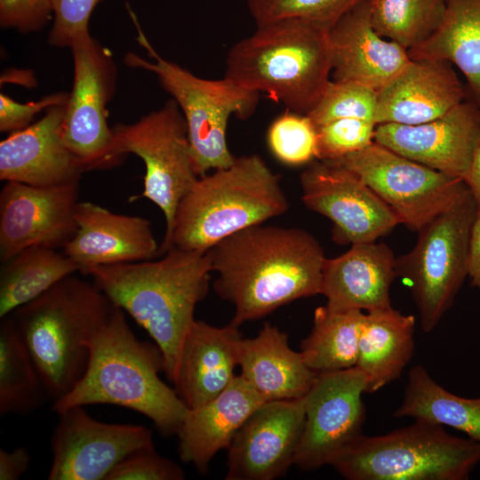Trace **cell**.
I'll return each mask as SVG.
<instances>
[{
	"label": "cell",
	"mask_w": 480,
	"mask_h": 480,
	"mask_svg": "<svg viewBox=\"0 0 480 480\" xmlns=\"http://www.w3.org/2000/svg\"><path fill=\"white\" fill-rule=\"evenodd\" d=\"M215 292L232 303L236 326L293 300L321 293L326 260L319 242L299 228L258 224L207 251Z\"/></svg>",
	"instance_id": "1"
},
{
	"label": "cell",
	"mask_w": 480,
	"mask_h": 480,
	"mask_svg": "<svg viewBox=\"0 0 480 480\" xmlns=\"http://www.w3.org/2000/svg\"><path fill=\"white\" fill-rule=\"evenodd\" d=\"M211 273L207 252L172 246L158 260L100 266L86 275L148 332L173 383L184 339L196 320V305L208 292Z\"/></svg>",
	"instance_id": "2"
},
{
	"label": "cell",
	"mask_w": 480,
	"mask_h": 480,
	"mask_svg": "<svg viewBox=\"0 0 480 480\" xmlns=\"http://www.w3.org/2000/svg\"><path fill=\"white\" fill-rule=\"evenodd\" d=\"M88 346L84 374L52 403V410L58 413L72 406H121L148 418L162 435H176L189 409L159 376L164 372L159 348L137 339L123 309L115 306Z\"/></svg>",
	"instance_id": "3"
},
{
	"label": "cell",
	"mask_w": 480,
	"mask_h": 480,
	"mask_svg": "<svg viewBox=\"0 0 480 480\" xmlns=\"http://www.w3.org/2000/svg\"><path fill=\"white\" fill-rule=\"evenodd\" d=\"M256 27L228 51L224 76L308 115L331 80L330 28L298 18Z\"/></svg>",
	"instance_id": "4"
},
{
	"label": "cell",
	"mask_w": 480,
	"mask_h": 480,
	"mask_svg": "<svg viewBox=\"0 0 480 480\" xmlns=\"http://www.w3.org/2000/svg\"><path fill=\"white\" fill-rule=\"evenodd\" d=\"M289 202L280 176L258 155L197 179L176 210L172 228L159 255L172 246L207 252L222 239L286 212Z\"/></svg>",
	"instance_id": "5"
},
{
	"label": "cell",
	"mask_w": 480,
	"mask_h": 480,
	"mask_svg": "<svg viewBox=\"0 0 480 480\" xmlns=\"http://www.w3.org/2000/svg\"><path fill=\"white\" fill-rule=\"evenodd\" d=\"M114 308L94 283L74 274L12 313L52 403L82 379L88 344Z\"/></svg>",
	"instance_id": "6"
},
{
	"label": "cell",
	"mask_w": 480,
	"mask_h": 480,
	"mask_svg": "<svg viewBox=\"0 0 480 480\" xmlns=\"http://www.w3.org/2000/svg\"><path fill=\"white\" fill-rule=\"evenodd\" d=\"M128 12L137 29V41L148 59L134 52L125 54L124 63L155 74L161 86L178 104L187 124L192 157L199 177L222 169L236 159L227 141L231 116L247 119L255 111L260 93L224 76L205 79L180 65L162 58L142 31L136 14Z\"/></svg>",
	"instance_id": "7"
},
{
	"label": "cell",
	"mask_w": 480,
	"mask_h": 480,
	"mask_svg": "<svg viewBox=\"0 0 480 480\" xmlns=\"http://www.w3.org/2000/svg\"><path fill=\"white\" fill-rule=\"evenodd\" d=\"M480 463V443L415 420L375 436H360L331 464L348 480H466Z\"/></svg>",
	"instance_id": "8"
},
{
	"label": "cell",
	"mask_w": 480,
	"mask_h": 480,
	"mask_svg": "<svg viewBox=\"0 0 480 480\" xmlns=\"http://www.w3.org/2000/svg\"><path fill=\"white\" fill-rule=\"evenodd\" d=\"M480 204L468 190L419 231L416 244L396 259V274L410 287L425 332L452 305L468 272L471 228Z\"/></svg>",
	"instance_id": "9"
},
{
	"label": "cell",
	"mask_w": 480,
	"mask_h": 480,
	"mask_svg": "<svg viewBox=\"0 0 480 480\" xmlns=\"http://www.w3.org/2000/svg\"><path fill=\"white\" fill-rule=\"evenodd\" d=\"M112 132V154L117 161L129 153L143 161L146 172L138 198L150 200L163 212L166 241L179 203L199 178L185 118L171 99L135 123L116 124Z\"/></svg>",
	"instance_id": "10"
},
{
	"label": "cell",
	"mask_w": 480,
	"mask_h": 480,
	"mask_svg": "<svg viewBox=\"0 0 480 480\" xmlns=\"http://www.w3.org/2000/svg\"><path fill=\"white\" fill-rule=\"evenodd\" d=\"M324 162L357 174L400 224L418 232L468 190L463 180L411 160L375 140L360 151Z\"/></svg>",
	"instance_id": "11"
},
{
	"label": "cell",
	"mask_w": 480,
	"mask_h": 480,
	"mask_svg": "<svg viewBox=\"0 0 480 480\" xmlns=\"http://www.w3.org/2000/svg\"><path fill=\"white\" fill-rule=\"evenodd\" d=\"M74 64L61 124L62 140L86 171L116 164L107 104L114 95L117 69L111 52L92 36L71 48Z\"/></svg>",
	"instance_id": "12"
},
{
	"label": "cell",
	"mask_w": 480,
	"mask_h": 480,
	"mask_svg": "<svg viewBox=\"0 0 480 480\" xmlns=\"http://www.w3.org/2000/svg\"><path fill=\"white\" fill-rule=\"evenodd\" d=\"M366 382L356 367L317 373L303 396L305 422L294 464L303 470L331 465L362 436Z\"/></svg>",
	"instance_id": "13"
},
{
	"label": "cell",
	"mask_w": 480,
	"mask_h": 480,
	"mask_svg": "<svg viewBox=\"0 0 480 480\" xmlns=\"http://www.w3.org/2000/svg\"><path fill=\"white\" fill-rule=\"evenodd\" d=\"M84 407L57 413L49 480H106L128 455L154 447L152 433L146 427L101 422Z\"/></svg>",
	"instance_id": "14"
},
{
	"label": "cell",
	"mask_w": 480,
	"mask_h": 480,
	"mask_svg": "<svg viewBox=\"0 0 480 480\" xmlns=\"http://www.w3.org/2000/svg\"><path fill=\"white\" fill-rule=\"evenodd\" d=\"M307 208L332 223L339 244L376 242L399 223L393 211L354 172L324 161H312L300 176Z\"/></svg>",
	"instance_id": "15"
},
{
	"label": "cell",
	"mask_w": 480,
	"mask_h": 480,
	"mask_svg": "<svg viewBox=\"0 0 480 480\" xmlns=\"http://www.w3.org/2000/svg\"><path fill=\"white\" fill-rule=\"evenodd\" d=\"M79 180L40 187L5 181L0 193V260L34 245L63 246L77 225Z\"/></svg>",
	"instance_id": "16"
},
{
	"label": "cell",
	"mask_w": 480,
	"mask_h": 480,
	"mask_svg": "<svg viewBox=\"0 0 480 480\" xmlns=\"http://www.w3.org/2000/svg\"><path fill=\"white\" fill-rule=\"evenodd\" d=\"M305 422L303 397L260 405L228 450L227 480H272L294 464Z\"/></svg>",
	"instance_id": "17"
},
{
	"label": "cell",
	"mask_w": 480,
	"mask_h": 480,
	"mask_svg": "<svg viewBox=\"0 0 480 480\" xmlns=\"http://www.w3.org/2000/svg\"><path fill=\"white\" fill-rule=\"evenodd\" d=\"M480 138V111L468 99L419 124H379L374 140L451 177L464 180Z\"/></svg>",
	"instance_id": "18"
},
{
	"label": "cell",
	"mask_w": 480,
	"mask_h": 480,
	"mask_svg": "<svg viewBox=\"0 0 480 480\" xmlns=\"http://www.w3.org/2000/svg\"><path fill=\"white\" fill-rule=\"evenodd\" d=\"M77 228L63 252L84 275L96 267L152 260L159 248L150 222L118 214L92 202H79Z\"/></svg>",
	"instance_id": "19"
},
{
	"label": "cell",
	"mask_w": 480,
	"mask_h": 480,
	"mask_svg": "<svg viewBox=\"0 0 480 480\" xmlns=\"http://www.w3.org/2000/svg\"><path fill=\"white\" fill-rule=\"evenodd\" d=\"M66 104L51 107L41 119L1 141V180L48 187L80 180L86 169L61 136Z\"/></svg>",
	"instance_id": "20"
},
{
	"label": "cell",
	"mask_w": 480,
	"mask_h": 480,
	"mask_svg": "<svg viewBox=\"0 0 480 480\" xmlns=\"http://www.w3.org/2000/svg\"><path fill=\"white\" fill-rule=\"evenodd\" d=\"M467 95L449 61L411 59L397 76L378 91L376 123H426L448 113Z\"/></svg>",
	"instance_id": "21"
},
{
	"label": "cell",
	"mask_w": 480,
	"mask_h": 480,
	"mask_svg": "<svg viewBox=\"0 0 480 480\" xmlns=\"http://www.w3.org/2000/svg\"><path fill=\"white\" fill-rule=\"evenodd\" d=\"M332 80L354 82L379 91L410 62L408 51L380 36L363 0L329 29Z\"/></svg>",
	"instance_id": "22"
},
{
	"label": "cell",
	"mask_w": 480,
	"mask_h": 480,
	"mask_svg": "<svg viewBox=\"0 0 480 480\" xmlns=\"http://www.w3.org/2000/svg\"><path fill=\"white\" fill-rule=\"evenodd\" d=\"M242 338L232 323L219 327L194 321L184 339L173 382L188 409L208 403L232 382Z\"/></svg>",
	"instance_id": "23"
},
{
	"label": "cell",
	"mask_w": 480,
	"mask_h": 480,
	"mask_svg": "<svg viewBox=\"0 0 480 480\" xmlns=\"http://www.w3.org/2000/svg\"><path fill=\"white\" fill-rule=\"evenodd\" d=\"M392 250L383 243H359L324 261L321 293L336 309L367 312L391 307L390 287L396 274Z\"/></svg>",
	"instance_id": "24"
},
{
	"label": "cell",
	"mask_w": 480,
	"mask_h": 480,
	"mask_svg": "<svg viewBox=\"0 0 480 480\" xmlns=\"http://www.w3.org/2000/svg\"><path fill=\"white\" fill-rule=\"evenodd\" d=\"M265 401L239 374L215 398L188 411L180 425L179 454L201 474L217 452L228 449L250 415Z\"/></svg>",
	"instance_id": "25"
},
{
	"label": "cell",
	"mask_w": 480,
	"mask_h": 480,
	"mask_svg": "<svg viewBox=\"0 0 480 480\" xmlns=\"http://www.w3.org/2000/svg\"><path fill=\"white\" fill-rule=\"evenodd\" d=\"M238 365L240 375L265 402L303 397L317 374L300 351L290 348L288 335L269 323L254 338L240 340Z\"/></svg>",
	"instance_id": "26"
},
{
	"label": "cell",
	"mask_w": 480,
	"mask_h": 480,
	"mask_svg": "<svg viewBox=\"0 0 480 480\" xmlns=\"http://www.w3.org/2000/svg\"><path fill=\"white\" fill-rule=\"evenodd\" d=\"M415 317L391 307L364 314L356 364L364 376L366 393L398 379L414 351Z\"/></svg>",
	"instance_id": "27"
},
{
	"label": "cell",
	"mask_w": 480,
	"mask_h": 480,
	"mask_svg": "<svg viewBox=\"0 0 480 480\" xmlns=\"http://www.w3.org/2000/svg\"><path fill=\"white\" fill-rule=\"evenodd\" d=\"M408 53L411 59L442 60L456 66L466 78L467 96L480 111V0H445L437 29Z\"/></svg>",
	"instance_id": "28"
},
{
	"label": "cell",
	"mask_w": 480,
	"mask_h": 480,
	"mask_svg": "<svg viewBox=\"0 0 480 480\" xmlns=\"http://www.w3.org/2000/svg\"><path fill=\"white\" fill-rule=\"evenodd\" d=\"M78 267L56 248L30 246L5 262L0 272V317L32 301Z\"/></svg>",
	"instance_id": "29"
},
{
	"label": "cell",
	"mask_w": 480,
	"mask_h": 480,
	"mask_svg": "<svg viewBox=\"0 0 480 480\" xmlns=\"http://www.w3.org/2000/svg\"><path fill=\"white\" fill-rule=\"evenodd\" d=\"M393 415L450 427L480 443V396L451 393L420 364L410 370L403 401Z\"/></svg>",
	"instance_id": "30"
},
{
	"label": "cell",
	"mask_w": 480,
	"mask_h": 480,
	"mask_svg": "<svg viewBox=\"0 0 480 480\" xmlns=\"http://www.w3.org/2000/svg\"><path fill=\"white\" fill-rule=\"evenodd\" d=\"M48 397L12 314L0 324V415H27Z\"/></svg>",
	"instance_id": "31"
},
{
	"label": "cell",
	"mask_w": 480,
	"mask_h": 480,
	"mask_svg": "<svg viewBox=\"0 0 480 480\" xmlns=\"http://www.w3.org/2000/svg\"><path fill=\"white\" fill-rule=\"evenodd\" d=\"M364 313L336 309L326 304L316 308L313 325L301 343L307 365L316 373L355 367Z\"/></svg>",
	"instance_id": "32"
},
{
	"label": "cell",
	"mask_w": 480,
	"mask_h": 480,
	"mask_svg": "<svg viewBox=\"0 0 480 480\" xmlns=\"http://www.w3.org/2000/svg\"><path fill=\"white\" fill-rule=\"evenodd\" d=\"M372 26L382 37L407 51L427 41L437 29L445 0H366Z\"/></svg>",
	"instance_id": "33"
},
{
	"label": "cell",
	"mask_w": 480,
	"mask_h": 480,
	"mask_svg": "<svg viewBox=\"0 0 480 480\" xmlns=\"http://www.w3.org/2000/svg\"><path fill=\"white\" fill-rule=\"evenodd\" d=\"M378 91L354 82L330 80L323 95L308 114L316 126L341 118L376 123Z\"/></svg>",
	"instance_id": "34"
},
{
	"label": "cell",
	"mask_w": 480,
	"mask_h": 480,
	"mask_svg": "<svg viewBox=\"0 0 480 480\" xmlns=\"http://www.w3.org/2000/svg\"><path fill=\"white\" fill-rule=\"evenodd\" d=\"M267 142L281 163L298 166L316 159V127L308 115L287 110L270 124Z\"/></svg>",
	"instance_id": "35"
},
{
	"label": "cell",
	"mask_w": 480,
	"mask_h": 480,
	"mask_svg": "<svg viewBox=\"0 0 480 480\" xmlns=\"http://www.w3.org/2000/svg\"><path fill=\"white\" fill-rule=\"evenodd\" d=\"M363 0H246L256 26L298 18L331 28Z\"/></svg>",
	"instance_id": "36"
},
{
	"label": "cell",
	"mask_w": 480,
	"mask_h": 480,
	"mask_svg": "<svg viewBox=\"0 0 480 480\" xmlns=\"http://www.w3.org/2000/svg\"><path fill=\"white\" fill-rule=\"evenodd\" d=\"M376 124L341 118L316 126V159L332 161L360 151L374 141Z\"/></svg>",
	"instance_id": "37"
},
{
	"label": "cell",
	"mask_w": 480,
	"mask_h": 480,
	"mask_svg": "<svg viewBox=\"0 0 480 480\" xmlns=\"http://www.w3.org/2000/svg\"><path fill=\"white\" fill-rule=\"evenodd\" d=\"M103 0H49L52 25L47 36L50 45L71 48L92 37L89 23L95 7Z\"/></svg>",
	"instance_id": "38"
},
{
	"label": "cell",
	"mask_w": 480,
	"mask_h": 480,
	"mask_svg": "<svg viewBox=\"0 0 480 480\" xmlns=\"http://www.w3.org/2000/svg\"><path fill=\"white\" fill-rule=\"evenodd\" d=\"M185 473L174 461L159 455L155 447L138 450L124 458L106 480H182Z\"/></svg>",
	"instance_id": "39"
},
{
	"label": "cell",
	"mask_w": 480,
	"mask_h": 480,
	"mask_svg": "<svg viewBox=\"0 0 480 480\" xmlns=\"http://www.w3.org/2000/svg\"><path fill=\"white\" fill-rule=\"evenodd\" d=\"M52 19L49 0H0V25L22 34L40 31Z\"/></svg>",
	"instance_id": "40"
},
{
	"label": "cell",
	"mask_w": 480,
	"mask_h": 480,
	"mask_svg": "<svg viewBox=\"0 0 480 480\" xmlns=\"http://www.w3.org/2000/svg\"><path fill=\"white\" fill-rule=\"evenodd\" d=\"M68 92H56L36 101L20 103L4 93L0 94V131L15 132L29 125L41 111L67 102Z\"/></svg>",
	"instance_id": "41"
},
{
	"label": "cell",
	"mask_w": 480,
	"mask_h": 480,
	"mask_svg": "<svg viewBox=\"0 0 480 480\" xmlns=\"http://www.w3.org/2000/svg\"><path fill=\"white\" fill-rule=\"evenodd\" d=\"M30 455L25 447L9 452L0 449V480L20 479L28 469Z\"/></svg>",
	"instance_id": "42"
},
{
	"label": "cell",
	"mask_w": 480,
	"mask_h": 480,
	"mask_svg": "<svg viewBox=\"0 0 480 480\" xmlns=\"http://www.w3.org/2000/svg\"><path fill=\"white\" fill-rule=\"evenodd\" d=\"M468 277L473 286L480 289V206L471 228Z\"/></svg>",
	"instance_id": "43"
},
{
	"label": "cell",
	"mask_w": 480,
	"mask_h": 480,
	"mask_svg": "<svg viewBox=\"0 0 480 480\" xmlns=\"http://www.w3.org/2000/svg\"><path fill=\"white\" fill-rule=\"evenodd\" d=\"M469 192L480 204V138L474 149L468 172L464 178Z\"/></svg>",
	"instance_id": "44"
}]
</instances>
